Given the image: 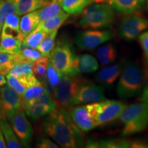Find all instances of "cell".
<instances>
[{
    "label": "cell",
    "mask_w": 148,
    "mask_h": 148,
    "mask_svg": "<svg viewBox=\"0 0 148 148\" xmlns=\"http://www.w3.org/2000/svg\"><path fill=\"white\" fill-rule=\"evenodd\" d=\"M32 75H31L30 76L27 77V78H20V77H16L13 76V75L7 74V84L10 86L12 88H13L17 93L19 94L22 97L25 89L30 84L31 77H32Z\"/></svg>",
    "instance_id": "cell-29"
},
{
    "label": "cell",
    "mask_w": 148,
    "mask_h": 148,
    "mask_svg": "<svg viewBox=\"0 0 148 148\" xmlns=\"http://www.w3.org/2000/svg\"><path fill=\"white\" fill-rule=\"evenodd\" d=\"M78 25L82 28L97 29L110 27L113 23V8L107 3L86 6L81 12Z\"/></svg>",
    "instance_id": "cell-3"
},
{
    "label": "cell",
    "mask_w": 148,
    "mask_h": 148,
    "mask_svg": "<svg viewBox=\"0 0 148 148\" xmlns=\"http://www.w3.org/2000/svg\"><path fill=\"white\" fill-rule=\"evenodd\" d=\"M49 64V57L42 56L32 63L33 74L40 80H45L47 68Z\"/></svg>",
    "instance_id": "cell-33"
},
{
    "label": "cell",
    "mask_w": 148,
    "mask_h": 148,
    "mask_svg": "<svg viewBox=\"0 0 148 148\" xmlns=\"http://www.w3.org/2000/svg\"><path fill=\"white\" fill-rule=\"evenodd\" d=\"M75 56L73 45L67 40H62L55 45L48 57L49 62L56 69L62 73L66 74Z\"/></svg>",
    "instance_id": "cell-7"
},
{
    "label": "cell",
    "mask_w": 148,
    "mask_h": 148,
    "mask_svg": "<svg viewBox=\"0 0 148 148\" xmlns=\"http://www.w3.org/2000/svg\"><path fill=\"white\" fill-rule=\"evenodd\" d=\"M69 16V14L62 11L60 13L42 21L38 25L36 28L41 29L46 34H49V33L52 32L53 31L58 30Z\"/></svg>",
    "instance_id": "cell-22"
},
{
    "label": "cell",
    "mask_w": 148,
    "mask_h": 148,
    "mask_svg": "<svg viewBox=\"0 0 148 148\" xmlns=\"http://www.w3.org/2000/svg\"><path fill=\"white\" fill-rule=\"evenodd\" d=\"M17 60V54L13 55L0 51V73L3 75L8 74Z\"/></svg>",
    "instance_id": "cell-32"
},
{
    "label": "cell",
    "mask_w": 148,
    "mask_h": 148,
    "mask_svg": "<svg viewBox=\"0 0 148 148\" xmlns=\"http://www.w3.org/2000/svg\"><path fill=\"white\" fill-rule=\"evenodd\" d=\"M119 119L123 124L122 136L142 132L148 127V106L143 102L127 106Z\"/></svg>",
    "instance_id": "cell-4"
},
{
    "label": "cell",
    "mask_w": 148,
    "mask_h": 148,
    "mask_svg": "<svg viewBox=\"0 0 148 148\" xmlns=\"http://www.w3.org/2000/svg\"><path fill=\"white\" fill-rule=\"evenodd\" d=\"M16 14V8L14 0H0V23L3 25L8 14Z\"/></svg>",
    "instance_id": "cell-34"
},
{
    "label": "cell",
    "mask_w": 148,
    "mask_h": 148,
    "mask_svg": "<svg viewBox=\"0 0 148 148\" xmlns=\"http://www.w3.org/2000/svg\"><path fill=\"white\" fill-rule=\"evenodd\" d=\"M84 81L79 76L64 74L60 82L52 91L56 106L64 109L72 108L73 98Z\"/></svg>",
    "instance_id": "cell-5"
},
{
    "label": "cell",
    "mask_w": 148,
    "mask_h": 148,
    "mask_svg": "<svg viewBox=\"0 0 148 148\" xmlns=\"http://www.w3.org/2000/svg\"><path fill=\"white\" fill-rule=\"evenodd\" d=\"M61 8L66 13L78 14L91 3L90 0H58Z\"/></svg>",
    "instance_id": "cell-26"
},
{
    "label": "cell",
    "mask_w": 148,
    "mask_h": 148,
    "mask_svg": "<svg viewBox=\"0 0 148 148\" xmlns=\"http://www.w3.org/2000/svg\"><path fill=\"white\" fill-rule=\"evenodd\" d=\"M145 0H109V5L117 12L123 14L137 12L143 8Z\"/></svg>",
    "instance_id": "cell-17"
},
{
    "label": "cell",
    "mask_w": 148,
    "mask_h": 148,
    "mask_svg": "<svg viewBox=\"0 0 148 148\" xmlns=\"http://www.w3.org/2000/svg\"><path fill=\"white\" fill-rule=\"evenodd\" d=\"M99 64L95 57L90 54L75 56L69 71L66 74L73 76H79L81 74L92 73L97 71Z\"/></svg>",
    "instance_id": "cell-13"
},
{
    "label": "cell",
    "mask_w": 148,
    "mask_h": 148,
    "mask_svg": "<svg viewBox=\"0 0 148 148\" xmlns=\"http://www.w3.org/2000/svg\"><path fill=\"white\" fill-rule=\"evenodd\" d=\"M18 56L23 60L29 61L31 62H34V61L42 56L41 53L36 49H32V48L25 47L23 44H22L21 52L18 53Z\"/></svg>",
    "instance_id": "cell-36"
},
{
    "label": "cell",
    "mask_w": 148,
    "mask_h": 148,
    "mask_svg": "<svg viewBox=\"0 0 148 148\" xmlns=\"http://www.w3.org/2000/svg\"><path fill=\"white\" fill-rule=\"evenodd\" d=\"M49 93L47 91V88L43 83L37 78L36 80L34 81L32 83L27 86L25 89L23 95H22V99H23V103L28 102V101L36 99V98L40 97V95H43L45 93Z\"/></svg>",
    "instance_id": "cell-24"
},
{
    "label": "cell",
    "mask_w": 148,
    "mask_h": 148,
    "mask_svg": "<svg viewBox=\"0 0 148 148\" xmlns=\"http://www.w3.org/2000/svg\"><path fill=\"white\" fill-rule=\"evenodd\" d=\"M20 18L17 14H8L2 25L1 34L10 36L23 41V38L20 32Z\"/></svg>",
    "instance_id": "cell-18"
},
{
    "label": "cell",
    "mask_w": 148,
    "mask_h": 148,
    "mask_svg": "<svg viewBox=\"0 0 148 148\" xmlns=\"http://www.w3.org/2000/svg\"><path fill=\"white\" fill-rule=\"evenodd\" d=\"M138 42L143 49L144 56L148 62V31H144L138 35Z\"/></svg>",
    "instance_id": "cell-37"
},
{
    "label": "cell",
    "mask_w": 148,
    "mask_h": 148,
    "mask_svg": "<svg viewBox=\"0 0 148 148\" xmlns=\"http://www.w3.org/2000/svg\"><path fill=\"white\" fill-rule=\"evenodd\" d=\"M116 58V54H111L106 56H99L97 58L100 62L101 65H108V64L113 62Z\"/></svg>",
    "instance_id": "cell-41"
},
{
    "label": "cell",
    "mask_w": 148,
    "mask_h": 148,
    "mask_svg": "<svg viewBox=\"0 0 148 148\" xmlns=\"http://www.w3.org/2000/svg\"><path fill=\"white\" fill-rule=\"evenodd\" d=\"M91 2H96V3H105V2H108L109 1V0H90Z\"/></svg>",
    "instance_id": "cell-46"
},
{
    "label": "cell",
    "mask_w": 148,
    "mask_h": 148,
    "mask_svg": "<svg viewBox=\"0 0 148 148\" xmlns=\"http://www.w3.org/2000/svg\"><path fill=\"white\" fill-rule=\"evenodd\" d=\"M146 1H147V6H148V0H146Z\"/></svg>",
    "instance_id": "cell-49"
},
{
    "label": "cell",
    "mask_w": 148,
    "mask_h": 148,
    "mask_svg": "<svg viewBox=\"0 0 148 148\" xmlns=\"http://www.w3.org/2000/svg\"><path fill=\"white\" fill-rule=\"evenodd\" d=\"M105 99L104 87L103 86L85 80L75 94L72 106L73 107L85 103L98 102Z\"/></svg>",
    "instance_id": "cell-12"
},
{
    "label": "cell",
    "mask_w": 148,
    "mask_h": 148,
    "mask_svg": "<svg viewBox=\"0 0 148 148\" xmlns=\"http://www.w3.org/2000/svg\"><path fill=\"white\" fill-rule=\"evenodd\" d=\"M23 108L26 115L33 121H37L54 110L56 107L33 99L23 103Z\"/></svg>",
    "instance_id": "cell-16"
},
{
    "label": "cell",
    "mask_w": 148,
    "mask_h": 148,
    "mask_svg": "<svg viewBox=\"0 0 148 148\" xmlns=\"http://www.w3.org/2000/svg\"><path fill=\"white\" fill-rule=\"evenodd\" d=\"M22 41L14 37L1 34L0 37V51L16 55L21 50Z\"/></svg>",
    "instance_id": "cell-23"
},
{
    "label": "cell",
    "mask_w": 148,
    "mask_h": 148,
    "mask_svg": "<svg viewBox=\"0 0 148 148\" xmlns=\"http://www.w3.org/2000/svg\"><path fill=\"white\" fill-rule=\"evenodd\" d=\"M0 106L1 114L12 109L23 108L22 97L8 84L3 85L0 87Z\"/></svg>",
    "instance_id": "cell-14"
},
{
    "label": "cell",
    "mask_w": 148,
    "mask_h": 148,
    "mask_svg": "<svg viewBox=\"0 0 148 148\" xmlns=\"http://www.w3.org/2000/svg\"><path fill=\"white\" fill-rule=\"evenodd\" d=\"M112 38V33L109 30L89 29L77 33L75 42L82 50H91Z\"/></svg>",
    "instance_id": "cell-11"
},
{
    "label": "cell",
    "mask_w": 148,
    "mask_h": 148,
    "mask_svg": "<svg viewBox=\"0 0 148 148\" xmlns=\"http://www.w3.org/2000/svg\"><path fill=\"white\" fill-rule=\"evenodd\" d=\"M42 130L47 136L63 148L84 146L83 132L74 123L67 109L57 108L45 116Z\"/></svg>",
    "instance_id": "cell-1"
},
{
    "label": "cell",
    "mask_w": 148,
    "mask_h": 148,
    "mask_svg": "<svg viewBox=\"0 0 148 148\" xmlns=\"http://www.w3.org/2000/svg\"><path fill=\"white\" fill-rule=\"evenodd\" d=\"M5 147H7L6 144H5L2 131H1V127H0V148H5Z\"/></svg>",
    "instance_id": "cell-44"
},
{
    "label": "cell",
    "mask_w": 148,
    "mask_h": 148,
    "mask_svg": "<svg viewBox=\"0 0 148 148\" xmlns=\"http://www.w3.org/2000/svg\"><path fill=\"white\" fill-rule=\"evenodd\" d=\"M127 105L122 101L103 99L96 102V125L102 126L119 119Z\"/></svg>",
    "instance_id": "cell-8"
},
{
    "label": "cell",
    "mask_w": 148,
    "mask_h": 148,
    "mask_svg": "<svg viewBox=\"0 0 148 148\" xmlns=\"http://www.w3.org/2000/svg\"><path fill=\"white\" fill-rule=\"evenodd\" d=\"M1 114L8 121L22 146L29 147L33 136V129L23 109H12Z\"/></svg>",
    "instance_id": "cell-6"
},
{
    "label": "cell",
    "mask_w": 148,
    "mask_h": 148,
    "mask_svg": "<svg viewBox=\"0 0 148 148\" xmlns=\"http://www.w3.org/2000/svg\"><path fill=\"white\" fill-rule=\"evenodd\" d=\"M130 148H148V140L141 138L130 140Z\"/></svg>",
    "instance_id": "cell-40"
},
{
    "label": "cell",
    "mask_w": 148,
    "mask_h": 148,
    "mask_svg": "<svg viewBox=\"0 0 148 148\" xmlns=\"http://www.w3.org/2000/svg\"><path fill=\"white\" fill-rule=\"evenodd\" d=\"M147 69H148V62H147Z\"/></svg>",
    "instance_id": "cell-50"
},
{
    "label": "cell",
    "mask_w": 148,
    "mask_h": 148,
    "mask_svg": "<svg viewBox=\"0 0 148 148\" xmlns=\"http://www.w3.org/2000/svg\"><path fill=\"white\" fill-rule=\"evenodd\" d=\"M116 86V93L121 99H130L140 93L145 85L144 73L139 64L135 61L123 65Z\"/></svg>",
    "instance_id": "cell-2"
},
{
    "label": "cell",
    "mask_w": 148,
    "mask_h": 148,
    "mask_svg": "<svg viewBox=\"0 0 148 148\" xmlns=\"http://www.w3.org/2000/svg\"><path fill=\"white\" fill-rule=\"evenodd\" d=\"M46 34H47L41 29L36 28L25 37V38L22 41V44L25 47L32 48V49H36Z\"/></svg>",
    "instance_id": "cell-31"
},
{
    "label": "cell",
    "mask_w": 148,
    "mask_h": 148,
    "mask_svg": "<svg viewBox=\"0 0 148 148\" xmlns=\"http://www.w3.org/2000/svg\"><path fill=\"white\" fill-rule=\"evenodd\" d=\"M51 0H14L16 8V14L21 16L42 8Z\"/></svg>",
    "instance_id": "cell-20"
},
{
    "label": "cell",
    "mask_w": 148,
    "mask_h": 148,
    "mask_svg": "<svg viewBox=\"0 0 148 148\" xmlns=\"http://www.w3.org/2000/svg\"><path fill=\"white\" fill-rule=\"evenodd\" d=\"M1 28H2V25L0 23V37H1Z\"/></svg>",
    "instance_id": "cell-47"
},
{
    "label": "cell",
    "mask_w": 148,
    "mask_h": 148,
    "mask_svg": "<svg viewBox=\"0 0 148 148\" xmlns=\"http://www.w3.org/2000/svg\"><path fill=\"white\" fill-rule=\"evenodd\" d=\"M148 29V18L136 12L127 14L120 23L119 35L125 40L136 39L140 33Z\"/></svg>",
    "instance_id": "cell-9"
},
{
    "label": "cell",
    "mask_w": 148,
    "mask_h": 148,
    "mask_svg": "<svg viewBox=\"0 0 148 148\" xmlns=\"http://www.w3.org/2000/svg\"><path fill=\"white\" fill-rule=\"evenodd\" d=\"M142 90L143 92H142L141 97H140V101L148 106V80L144 85V87Z\"/></svg>",
    "instance_id": "cell-42"
},
{
    "label": "cell",
    "mask_w": 148,
    "mask_h": 148,
    "mask_svg": "<svg viewBox=\"0 0 148 148\" xmlns=\"http://www.w3.org/2000/svg\"><path fill=\"white\" fill-rule=\"evenodd\" d=\"M18 60L14 64L13 67L9 72V75H13L14 77L20 78H27L33 74L32 63L25 60H23L17 54Z\"/></svg>",
    "instance_id": "cell-25"
},
{
    "label": "cell",
    "mask_w": 148,
    "mask_h": 148,
    "mask_svg": "<svg viewBox=\"0 0 148 148\" xmlns=\"http://www.w3.org/2000/svg\"><path fill=\"white\" fill-rule=\"evenodd\" d=\"M63 75V73L56 69L54 66L49 62L45 78V81L47 85L46 88L47 87V90L48 92H50V90L53 91V88L60 82Z\"/></svg>",
    "instance_id": "cell-28"
},
{
    "label": "cell",
    "mask_w": 148,
    "mask_h": 148,
    "mask_svg": "<svg viewBox=\"0 0 148 148\" xmlns=\"http://www.w3.org/2000/svg\"><path fill=\"white\" fill-rule=\"evenodd\" d=\"M85 147L89 148H99V140L93 139L88 140L85 144Z\"/></svg>",
    "instance_id": "cell-43"
},
{
    "label": "cell",
    "mask_w": 148,
    "mask_h": 148,
    "mask_svg": "<svg viewBox=\"0 0 148 148\" xmlns=\"http://www.w3.org/2000/svg\"><path fill=\"white\" fill-rule=\"evenodd\" d=\"M58 34V30L49 33L45 35L40 42L36 49L41 53L42 56H48L55 46V39Z\"/></svg>",
    "instance_id": "cell-30"
},
{
    "label": "cell",
    "mask_w": 148,
    "mask_h": 148,
    "mask_svg": "<svg viewBox=\"0 0 148 148\" xmlns=\"http://www.w3.org/2000/svg\"><path fill=\"white\" fill-rule=\"evenodd\" d=\"M0 127L2 131L6 147L8 148H20L22 145L5 116H0Z\"/></svg>",
    "instance_id": "cell-19"
},
{
    "label": "cell",
    "mask_w": 148,
    "mask_h": 148,
    "mask_svg": "<svg viewBox=\"0 0 148 148\" xmlns=\"http://www.w3.org/2000/svg\"><path fill=\"white\" fill-rule=\"evenodd\" d=\"M1 106H0V116H1Z\"/></svg>",
    "instance_id": "cell-48"
},
{
    "label": "cell",
    "mask_w": 148,
    "mask_h": 148,
    "mask_svg": "<svg viewBox=\"0 0 148 148\" xmlns=\"http://www.w3.org/2000/svg\"><path fill=\"white\" fill-rule=\"evenodd\" d=\"M101 148H130V140L107 138L99 140Z\"/></svg>",
    "instance_id": "cell-35"
},
{
    "label": "cell",
    "mask_w": 148,
    "mask_h": 148,
    "mask_svg": "<svg viewBox=\"0 0 148 148\" xmlns=\"http://www.w3.org/2000/svg\"><path fill=\"white\" fill-rule=\"evenodd\" d=\"M39 23V18L37 10L23 14L21 18H20L19 25L20 32L23 39L29 33L34 30Z\"/></svg>",
    "instance_id": "cell-21"
},
{
    "label": "cell",
    "mask_w": 148,
    "mask_h": 148,
    "mask_svg": "<svg viewBox=\"0 0 148 148\" xmlns=\"http://www.w3.org/2000/svg\"><path fill=\"white\" fill-rule=\"evenodd\" d=\"M69 115L75 125L83 132H89L96 125V102L71 108Z\"/></svg>",
    "instance_id": "cell-10"
},
{
    "label": "cell",
    "mask_w": 148,
    "mask_h": 148,
    "mask_svg": "<svg viewBox=\"0 0 148 148\" xmlns=\"http://www.w3.org/2000/svg\"><path fill=\"white\" fill-rule=\"evenodd\" d=\"M111 54H117L116 53V48L112 44H106L101 46L97 49L96 52V57L99 56H106Z\"/></svg>",
    "instance_id": "cell-38"
},
{
    "label": "cell",
    "mask_w": 148,
    "mask_h": 148,
    "mask_svg": "<svg viewBox=\"0 0 148 148\" xmlns=\"http://www.w3.org/2000/svg\"><path fill=\"white\" fill-rule=\"evenodd\" d=\"M6 84H7L6 78L4 77V75L0 73V87H1V86H3V85Z\"/></svg>",
    "instance_id": "cell-45"
},
{
    "label": "cell",
    "mask_w": 148,
    "mask_h": 148,
    "mask_svg": "<svg viewBox=\"0 0 148 148\" xmlns=\"http://www.w3.org/2000/svg\"><path fill=\"white\" fill-rule=\"evenodd\" d=\"M124 64L119 62L112 65L106 66L98 72L96 80L103 87H111L119 77Z\"/></svg>",
    "instance_id": "cell-15"
},
{
    "label": "cell",
    "mask_w": 148,
    "mask_h": 148,
    "mask_svg": "<svg viewBox=\"0 0 148 148\" xmlns=\"http://www.w3.org/2000/svg\"><path fill=\"white\" fill-rule=\"evenodd\" d=\"M63 10L61 8L58 0H51V2L46 5L45 6L37 10L40 23L48 18L60 13Z\"/></svg>",
    "instance_id": "cell-27"
},
{
    "label": "cell",
    "mask_w": 148,
    "mask_h": 148,
    "mask_svg": "<svg viewBox=\"0 0 148 148\" xmlns=\"http://www.w3.org/2000/svg\"><path fill=\"white\" fill-rule=\"evenodd\" d=\"M36 147L39 148H58L59 146L49 138L40 137L37 141Z\"/></svg>",
    "instance_id": "cell-39"
}]
</instances>
